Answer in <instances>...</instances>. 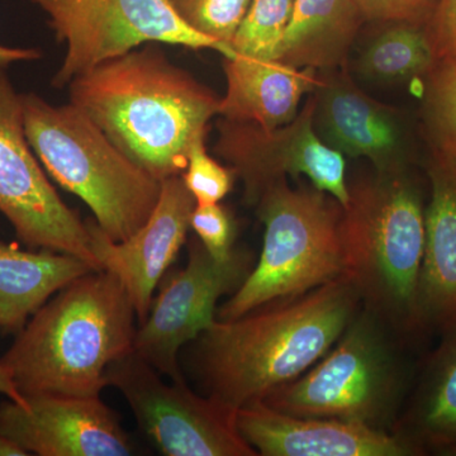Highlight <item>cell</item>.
I'll return each instance as SVG.
<instances>
[{
	"label": "cell",
	"mask_w": 456,
	"mask_h": 456,
	"mask_svg": "<svg viewBox=\"0 0 456 456\" xmlns=\"http://www.w3.org/2000/svg\"><path fill=\"white\" fill-rule=\"evenodd\" d=\"M147 44L74 77L70 102L128 158L163 182L182 175L221 98Z\"/></svg>",
	"instance_id": "6da1fadb"
},
{
	"label": "cell",
	"mask_w": 456,
	"mask_h": 456,
	"mask_svg": "<svg viewBox=\"0 0 456 456\" xmlns=\"http://www.w3.org/2000/svg\"><path fill=\"white\" fill-rule=\"evenodd\" d=\"M344 277L235 320H216L196 338L194 362L207 395L233 410L263 401L323 358L360 310Z\"/></svg>",
	"instance_id": "7a4b0ae2"
},
{
	"label": "cell",
	"mask_w": 456,
	"mask_h": 456,
	"mask_svg": "<svg viewBox=\"0 0 456 456\" xmlns=\"http://www.w3.org/2000/svg\"><path fill=\"white\" fill-rule=\"evenodd\" d=\"M136 320L121 281L92 270L29 318L0 365L23 397H101L108 368L134 351Z\"/></svg>",
	"instance_id": "3957f363"
},
{
	"label": "cell",
	"mask_w": 456,
	"mask_h": 456,
	"mask_svg": "<svg viewBox=\"0 0 456 456\" xmlns=\"http://www.w3.org/2000/svg\"><path fill=\"white\" fill-rule=\"evenodd\" d=\"M421 193L406 171L349 183L340 236L344 278L365 310L401 335L421 329L419 287L426 226Z\"/></svg>",
	"instance_id": "277c9868"
},
{
	"label": "cell",
	"mask_w": 456,
	"mask_h": 456,
	"mask_svg": "<svg viewBox=\"0 0 456 456\" xmlns=\"http://www.w3.org/2000/svg\"><path fill=\"white\" fill-rule=\"evenodd\" d=\"M27 140L51 178L89 207L101 230L125 241L154 212L161 182L134 163L80 108L22 93Z\"/></svg>",
	"instance_id": "5b68a950"
},
{
	"label": "cell",
	"mask_w": 456,
	"mask_h": 456,
	"mask_svg": "<svg viewBox=\"0 0 456 456\" xmlns=\"http://www.w3.org/2000/svg\"><path fill=\"white\" fill-rule=\"evenodd\" d=\"M254 207L265 227L263 250L244 283L218 308L216 320H235L344 277L338 200L312 185L293 189L281 179Z\"/></svg>",
	"instance_id": "8992f818"
},
{
	"label": "cell",
	"mask_w": 456,
	"mask_h": 456,
	"mask_svg": "<svg viewBox=\"0 0 456 456\" xmlns=\"http://www.w3.org/2000/svg\"><path fill=\"white\" fill-rule=\"evenodd\" d=\"M402 392L403 371L388 329L362 308L322 359L261 402L287 415L388 431Z\"/></svg>",
	"instance_id": "52a82bcc"
},
{
	"label": "cell",
	"mask_w": 456,
	"mask_h": 456,
	"mask_svg": "<svg viewBox=\"0 0 456 456\" xmlns=\"http://www.w3.org/2000/svg\"><path fill=\"white\" fill-rule=\"evenodd\" d=\"M47 16L56 40L65 44L62 64L51 84L65 88L74 77L147 44L191 50L228 51L185 25L167 0H27Z\"/></svg>",
	"instance_id": "ba28073f"
},
{
	"label": "cell",
	"mask_w": 456,
	"mask_h": 456,
	"mask_svg": "<svg viewBox=\"0 0 456 456\" xmlns=\"http://www.w3.org/2000/svg\"><path fill=\"white\" fill-rule=\"evenodd\" d=\"M134 351L107 370L108 387L122 393L141 430L167 456H256L236 425V410L191 392L185 382H164Z\"/></svg>",
	"instance_id": "9c48e42d"
},
{
	"label": "cell",
	"mask_w": 456,
	"mask_h": 456,
	"mask_svg": "<svg viewBox=\"0 0 456 456\" xmlns=\"http://www.w3.org/2000/svg\"><path fill=\"white\" fill-rule=\"evenodd\" d=\"M0 213L28 248L74 255L95 270L86 221L51 184L27 140L22 99L0 66Z\"/></svg>",
	"instance_id": "30bf717a"
},
{
	"label": "cell",
	"mask_w": 456,
	"mask_h": 456,
	"mask_svg": "<svg viewBox=\"0 0 456 456\" xmlns=\"http://www.w3.org/2000/svg\"><path fill=\"white\" fill-rule=\"evenodd\" d=\"M314 114L311 93L298 116L281 127L266 130L250 122L218 121L216 152L241 180L248 206H255L266 188L287 176H305L312 187L342 207L349 202L346 161L318 136Z\"/></svg>",
	"instance_id": "8fae6325"
},
{
	"label": "cell",
	"mask_w": 456,
	"mask_h": 456,
	"mask_svg": "<svg viewBox=\"0 0 456 456\" xmlns=\"http://www.w3.org/2000/svg\"><path fill=\"white\" fill-rule=\"evenodd\" d=\"M253 270L250 254L235 250L216 260L200 240L189 245L184 269L165 275L160 292L137 329L134 351L173 382H184L179 351L216 321L217 303L235 293Z\"/></svg>",
	"instance_id": "7c38bea8"
},
{
	"label": "cell",
	"mask_w": 456,
	"mask_h": 456,
	"mask_svg": "<svg viewBox=\"0 0 456 456\" xmlns=\"http://www.w3.org/2000/svg\"><path fill=\"white\" fill-rule=\"evenodd\" d=\"M0 404V430L29 455L127 456L134 452L118 416L101 397L36 395Z\"/></svg>",
	"instance_id": "4fadbf2b"
},
{
	"label": "cell",
	"mask_w": 456,
	"mask_h": 456,
	"mask_svg": "<svg viewBox=\"0 0 456 456\" xmlns=\"http://www.w3.org/2000/svg\"><path fill=\"white\" fill-rule=\"evenodd\" d=\"M196 200L189 193L182 176L161 182V193L146 224L125 241H113L94 218L86 220L90 248L99 268L121 281L142 323L161 283L180 248L187 241Z\"/></svg>",
	"instance_id": "5bb4252c"
},
{
	"label": "cell",
	"mask_w": 456,
	"mask_h": 456,
	"mask_svg": "<svg viewBox=\"0 0 456 456\" xmlns=\"http://www.w3.org/2000/svg\"><path fill=\"white\" fill-rule=\"evenodd\" d=\"M314 122L327 146L351 159H367L377 173L406 171L407 134L395 108L354 83L346 66L318 71Z\"/></svg>",
	"instance_id": "9a60e30c"
},
{
	"label": "cell",
	"mask_w": 456,
	"mask_h": 456,
	"mask_svg": "<svg viewBox=\"0 0 456 456\" xmlns=\"http://www.w3.org/2000/svg\"><path fill=\"white\" fill-rule=\"evenodd\" d=\"M236 425L246 443L263 456L421 454V450L395 432L355 422L287 415L261 401L239 408Z\"/></svg>",
	"instance_id": "2e32d148"
},
{
	"label": "cell",
	"mask_w": 456,
	"mask_h": 456,
	"mask_svg": "<svg viewBox=\"0 0 456 456\" xmlns=\"http://www.w3.org/2000/svg\"><path fill=\"white\" fill-rule=\"evenodd\" d=\"M431 197L425 209L426 242L419 287L422 327L456 338V159L432 147Z\"/></svg>",
	"instance_id": "e0dca14e"
},
{
	"label": "cell",
	"mask_w": 456,
	"mask_h": 456,
	"mask_svg": "<svg viewBox=\"0 0 456 456\" xmlns=\"http://www.w3.org/2000/svg\"><path fill=\"white\" fill-rule=\"evenodd\" d=\"M222 64L227 88L218 116L255 123L266 130L292 122L301 110L302 99L314 93L318 84L314 69L239 55L224 57Z\"/></svg>",
	"instance_id": "ac0fdd59"
},
{
	"label": "cell",
	"mask_w": 456,
	"mask_h": 456,
	"mask_svg": "<svg viewBox=\"0 0 456 456\" xmlns=\"http://www.w3.org/2000/svg\"><path fill=\"white\" fill-rule=\"evenodd\" d=\"M92 270L74 255L0 241V334L22 331L51 297Z\"/></svg>",
	"instance_id": "d6986e66"
},
{
	"label": "cell",
	"mask_w": 456,
	"mask_h": 456,
	"mask_svg": "<svg viewBox=\"0 0 456 456\" xmlns=\"http://www.w3.org/2000/svg\"><path fill=\"white\" fill-rule=\"evenodd\" d=\"M364 22L355 0H294L277 61L317 71L344 68Z\"/></svg>",
	"instance_id": "ffe728a7"
},
{
	"label": "cell",
	"mask_w": 456,
	"mask_h": 456,
	"mask_svg": "<svg viewBox=\"0 0 456 456\" xmlns=\"http://www.w3.org/2000/svg\"><path fill=\"white\" fill-rule=\"evenodd\" d=\"M395 434L424 452H456V338H445Z\"/></svg>",
	"instance_id": "44dd1931"
},
{
	"label": "cell",
	"mask_w": 456,
	"mask_h": 456,
	"mask_svg": "<svg viewBox=\"0 0 456 456\" xmlns=\"http://www.w3.org/2000/svg\"><path fill=\"white\" fill-rule=\"evenodd\" d=\"M360 53L358 71L364 79L380 84L424 82L437 64L426 26L387 23Z\"/></svg>",
	"instance_id": "7402d4cb"
},
{
	"label": "cell",
	"mask_w": 456,
	"mask_h": 456,
	"mask_svg": "<svg viewBox=\"0 0 456 456\" xmlns=\"http://www.w3.org/2000/svg\"><path fill=\"white\" fill-rule=\"evenodd\" d=\"M294 0H251L231 42L233 55L277 61L281 42L292 17Z\"/></svg>",
	"instance_id": "603a6c76"
},
{
	"label": "cell",
	"mask_w": 456,
	"mask_h": 456,
	"mask_svg": "<svg viewBox=\"0 0 456 456\" xmlns=\"http://www.w3.org/2000/svg\"><path fill=\"white\" fill-rule=\"evenodd\" d=\"M424 84V118L431 145L456 159V59L439 60Z\"/></svg>",
	"instance_id": "cb8c5ba5"
},
{
	"label": "cell",
	"mask_w": 456,
	"mask_h": 456,
	"mask_svg": "<svg viewBox=\"0 0 456 456\" xmlns=\"http://www.w3.org/2000/svg\"><path fill=\"white\" fill-rule=\"evenodd\" d=\"M185 25L212 38L232 56L231 42L251 0H167Z\"/></svg>",
	"instance_id": "d4e9b609"
},
{
	"label": "cell",
	"mask_w": 456,
	"mask_h": 456,
	"mask_svg": "<svg viewBox=\"0 0 456 456\" xmlns=\"http://www.w3.org/2000/svg\"><path fill=\"white\" fill-rule=\"evenodd\" d=\"M182 179L197 204L221 203L233 189L236 173L207 152L206 137L194 141Z\"/></svg>",
	"instance_id": "484cf974"
},
{
	"label": "cell",
	"mask_w": 456,
	"mask_h": 456,
	"mask_svg": "<svg viewBox=\"0 0 456 456\" xmlns=\"http://www.w3.org/2000/svg\"><path fill=\"white\" fill-rule=\"evenodd\" d=\"M191 228L216 260H226L236 250L233 248L236 239L235 218L220 203L196 204L191 213Z\"/></svg>",
	"instance_id": "4316f807"
},
{
	"label": "cell",
	"mask_w": 456,
	"mask_h": 456,
	"mask_svg": "<svg viewBox=\"0 0 456 456\" xmlns=\"http://www.w3.org/2000/svg\"><path fill=\"white\" fill-rule=\"evenodd\" d=\"M439 0H355L365 20L426 26Z\"/></svg>",
	"instance_id": "83f0119b"
},
{
	"label": "cell",
	"mask_w": 456,
	"mask_h": 456,
	"mask_svg": "<svg viewBox=\"0 0 456 456\" xmlns=\"http://www.w3.org/2000/svg\"><path fill=\"white\" fill-rule=\"evenodd\" d=\"M426 29L437 60L456 59V0H439Z\"/></svg>",
	"instance_id": "f1b7e54d"
},
{
	"label": "cell",
	"mask_w": 456,
	"mask_h": 456,
	"mask_svg": "<svg viewBox=\"0 0 456 456\" xmlns=\"http://www.w3.org/2000/svg\"><path fill=\"white\" fill-rule=\"evenodd\" d=\"M42 51L38 49H25V47L4 46L0 44V66L9 68V66L17 64V62H28L40 60Z\"/></svg>",
	"instance_id": "f546056e"
},
{
	"label": "cell",
	"mask_w": 456,
	"mask_h": 456,
	"mask_svg": "<svg viewBox=\"0 0 456 456\" xmlns=\"http://www.w3.org/2000/svg\"><path fill=\"white\" fill-rule=\"evenodd\" d=\"M0 395H4L9 401L16 402L20 406L25 407L27 404L26 398L18 391L16 384L2 365H0Z\"/></svg>",
	"instance_id": "4dcf8cb0"
},
{
	"label": "cell",
	"mask_w": 456,
	"mask_h": 456,
	"mask_svg": "<svg viewBox=\"0 0 456 456\" xmlns=\"http://www.w3.org/2000/svg\"><path fill=\"white\" fill-rule=\"evenodd\" d=\"M26 450L20 448L13 440L0 430V456H28Z\"/></svg>",
	"instance_id": "1f68e13d"
}]
</instances>
